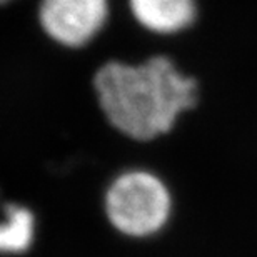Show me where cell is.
I'll list each match as a JSON object with an SVG mask.
<instances>
[{"label":"cell","mask_w":257,"mask_h":257,"mask_svg":"<svg viewBox=\"0 0 257 257\" xmlns=\"http://www.w3.org/2000/svg\"><path fill=\"white\" fill-rule=\"evenodd\" d=\"M97 109L117 134L137 144L169 136L199 102V84L169 55L142 62L107 60L92 77Z\"/></svg>","instance_id":"cell-1"},{"label":"cell","mask_w":257,"mask_h":257,"mask_svg":"<svg viewBox=\"0 0 257 257\" xmlns=\"http://www.w3.org/2000/svg\"><path fill=\"white\" fill-rule=\"evenodd\" d=\"M104 209L110 225L134 240L152 239L167 227L174 214V194L156 171L132 167L107 186Z\"/></svg>","instance_id":"cell-2"},{"label":"cell","mask_w":257,"mask_h":257,"mask_svg":"<svg viewBox=\"0 0 257 257\" xmlns=\"http://www.w3.org/2000/svg\"><path fill=\"white\" fill-rule=\"evenodd\" d=\"M109 0H39L44 34L64 49H84L107 25Z\"/></svg>","instance_id":"cell-3"},{"label":"cell","mask_w":257,"mask_h":257,"mask_svg":"<svg viewBox=\"0 0 257 257\" xmlns=\"http://www.w3.org/2000/svg\"><path fill=\"white\" fill-rule=\"evenodd\" d=\"M136 22L156 35H177L197 19V0H127Z\"/></svg>","instance_id":"cell-4"},{"label":"cell","mask_w":257,"mask_h":257,"mask_svg":"<svg viewBox=\"0 0 257 257\" xmlns=\"http://www.w3.org/2000/svg\"><path fill=\"white\" fill-rule=\"evenodd\" d=\"M37 230L35 212L25 204L0 195V255H20L32 247Z\"/></svg>","instance_id":"cell-5"},{"label":"cell","mask_w":257,"mask_h":257,"mask_svg":"<svg viewBox=\"0 0 257 257\" xmlns=\"http://www.w3.org/2000/svg\"><path fill=\"white\" fill-rule=\"evenodd\" d=\"M9 2H12V0H0V5H5V4H9Z\"/></svg>","instance_id":"cell-6"}]
</instances>
